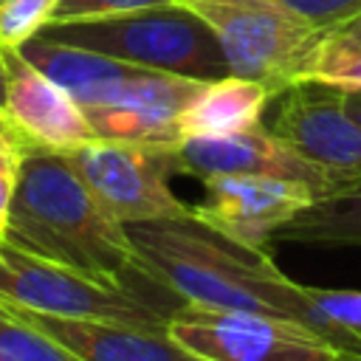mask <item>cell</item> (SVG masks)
Segmentation results:
<instances>
[{
    "label": "cell",
    "instance_id": "cell-1",
    "mask_svg": "<svg viewBox=\"0 0 361 361\" xmlns=\"http://www.w3.org/2000/svg\"><path fill=\"white\" fill-rule=\"evenodd\" d=\"M149 279L183 302L245 310L302 324L361 361V333L333 322L310 296V288L285 276L265 248L234 243L189 217H166L127 226Z\"/></svg>",
    "mask_w": 361,
    "mask_h": 361
},
{
    "label": "cell",
    "instance_id": "cell-2",
    "mask_svg": "<svg viewBox=\"0 0 361 361\" xmlns=\"http://www.w3.org/2000/svg\"><path fill=\"white\" fill-rule=\"evenodd\" d=\"M3 240L104 285L164 288L149 279L127 226L96 200L62 149L23 147Z\"/></svg>",
    "mask_w": 361,
    "mask_h": 361
},
{
    "label": "cell",
    "instance_id": "cell-3",
    "mask_svg": "<svg viewBox=\"0 0 361 361\" xmlns=\"http://www.w3.org/2000/svg\"><path fill=\"white\" fill-rule=\"evenodd\" d=\"M39 34L149 71H166L203 82L228 76L217 37L200 17L178 3L102 20L48 23Z\"/></svg>",
    "mask_w": 361,
    "mask_h": 361
},
{
    "label": "cell",
    "instance_id": "cell-4",
    "mask_svg": "<svg viewBox=\"0 0 361 361\" xmlns=\"http://www.w3.org/2000/svg\"><path fill=\"white\" fill-rule=\"evenodd\" d=\"M217 37L228 73L254 79L271 96L305 82L324 31L285 0H175Z\"/></svg>",
    "mask_w": 361,
    "mask_h": 361
},
{
    "label": "cell",
    "instance_id": "cell-5",
    "mask_svg": "<svg viewBox=\"0 0 361 361\" xmlns=\"http://www.w3.org/2000/svg\"><path fill=\"white\" fill-rule=\"evenodd\" d=\"M0 302L34 313L110 319L152 330H166L175 310L164 307L144 288L96 282L73 268L17 248L8 240H0Z\"/></svg>",
    "mask_w": 361,
    "mask_h": 361
},
{
    "label": "cell",
    "instance_id": "cell-6",
    "mask_svg": "<svg viewBox=\"0 0 361 361\" xmlns=\"http://www.w3.org/2000/svg\"><path fill=\"white\" fill-rule=\"evenodd\" d=\"M62 152L96 200L124 226L192 214V203L169 189L175 166L164 144L93 138Z\"/></svg>",
    "mask_w": 361,
    "mask_h": 361
},
{
    "label": "cell",
    "instance_id": "cell-7",
    "mask_svg": "<svg viewBox=\"0 0 361 361\" xmlns=\"http://www.w3.org/2000/svg\"><path fill=\"white\" fill-rule=\"evenodd\" d=\"M166 333L203 361H350L302 324L192 302L172 310Z\"/></svg>",
    "mask_w": 361,
    "mask_h": 361
},
{
    "label": "cell",
    "instance_id": "cell-8",
    "mask_svg": "<svg viewBox=\"0 0 361 361\" xmlns=\"http://www.w3.org/2000/svg\"><path fill=\"white\" fill-rule=\"evenodd\" d=\"M271 133L313 164L333 192L361 186V124L344 104V90L305 79L279 93Z\"/></svg>",
    "mask_w": 361,
    "mask_h": 361
},
{
    "label": "cell",
    "instance_id": "cell-9",
    "mask_svg": "<svg viewBox=\"0 0 361 361\" xmlns=\"http://www.w3.org/2000/svg\"><path fill=\"white\" fill-rule=\"evenodd\" d=\"M200 183L206 192L192 203V217L251 248H268L274 234L316 200L307 183L274 175H217Z\"/></svg>",
    "mask_w": 361,
    "mask_h": 361
},
{
    "label": "cell",
    "instance_id": "cell-10",
    "mask_svg": "<svg viewBox=\"0 0 361 361\" xmlns=\"http://www.w3.org/2000/svg\"><path fill=\"white\" fill-rule=\"evenodd\" d=\"M169 155L175 172L197 180L217 175H274L307 183L316 200L330 195L327 178L265 124L217 138H180L169 144Z\"/></svg>",
    "mask_w": 361,
    "mask_h": 361
},
{
    "label": "cell",
    "instance_id": "cell-11",
    "mask_svg": "<svg viewBox=\"0 0 361 361\" xmlns=\"http://www.w3.org/2000/svg\"><path fill=\"white\" fill-rule=\"evenodd\" d=\"M203 85V79L138 68L107 104L85 107V116L96 138L169 147L180 141L178 118Z\"/></svg>",
    "mask_w": 361,
    "mask_h": 361
},
{
    "label": "cell",
    "instance_id": "cell-12",
    "mask_svg": "<svg viewBox=\"0 0 361 361\" xmlns=\"http://www.w3.org/2000/svg\"><path fill=\"white\" fill-rule=\"evenodd\" d=\"M6 113L28 144L73 149L96 138L82 104L39 68H34L17 48H6Z\"/></svg>",
    "mask_w": 361,
    "mask_h": 361
},
{
    "label": "cell",
    "instance_id": "cell-13",
    "mask_svg": "<svg viewBox=\"0 0 361 361\" xmlns=\"http://www.w3.org/2000/svg\"><path fill=\"white\" fill-rule=\"evenodd\" d=\"M8 307L82 361H203L180 347L166 330L135 327L110 319L51 316L20 310L14 305Z\"/></svg>",
    "mask_w": 361,
    "mask_h": 361
},
{
    "label": "cell",
    "instance_id": "cell-14",
    "mask_svg": "<svg viewBox=\"0 0 361 361\" xmlns=\"http://www.w3.org/2000/svg\"><path fill=\"white\" fill-rule=\"evenodd\" d=\"M17 51L34 68H39L48 79H54L59 87H65L82 104V110L107 104L121 90V85L138 71V65L113 59V56L90 51V48L56 42L42 34L31 37Z\"/></svg>",
    "mask_w": 361,
    "mask_h": 361
},
{
    "label": "cell",
    "instance_id": "cell-15",
    "mask_svg": "<svg viewBox=\"0 0 361 361\" xmlns=\"http://www.w3.org/2000/svg\"><path fill=\"white\" fill-rule=\"evenodd\" d=\"M274 96L265 85L243 76L212 79L200 87V93L186 104L178 118L180 138H217L243 133L248 127L262 124V113Z\"/></svg>",
    "mask_w": 361,
    "mask_h": 361
},
{
    "label": "cell",
    "instance_id": "cell-16",
    "mask_svg": "<svg viewBox=\"0 0 361 361\" xmlns=\"http://www.w3.org/2000/svg\"><path fill=\"white\" fill-rule=\"evenodd\" d=\"M274 243L361 248V186L313 200L274 234Z\"/></svg>",
    "mask_w": 361,
    "mask_h": 361
},
{
    "label": "cell",
    "instance_id": "cell-17",
    "mask_svg": "<svg viewBox=\"0 0 361 361\" xmlns=\"http://www.w3.org/2000/svg\"><path fill=\"white\" fill-rule=\"evenodd\" d=\"M0 361H82L0 302Z\"/></svg>",
    "mask_w": 361,
    "mask_h": 361
},
{
    "label": "cell",
    "instance_id": "cell-18",
    "mask_svg": "<svg viewBox=\"0 0 361 361\" xmlns=\"http://www.w3.org/2000/svg\"><path fill=\"white\" fill-rule=\"evenodd\" d=\"M305 79L327 82L341 90H361V45L347 42L338 34H324Z\"/></svg>",
    "mask_w": 361,
    "mask_h": 361
},
{
    "label": "cell",
    "instance_id": "cell-19",
    "mask_svg": "<svg viewBox=\"0 0 361 361\" xmlns=\"http://www.w3.org/2000/svg\"><path fill=\"white\" fill-rule=\"evenodd\" d=\"M59 0H3L0 6V45L20 48L37 37L56 11Z\"/></svg>",
    "mask_w": 361,
    "mask_h": 361
},
{
    "label": "cell",
    "instance_id": "cell-20",
    "mask_svg": "<svg viewBox=\"0 0 361 361\" xmlns=\"http://www.w3.org/2000/svg\"><path fill=\"white\" fill-rule=\"evenodd\" d=\"M175 0H59L51 23H73V20H102L130 11H144L155 6H172Z\"/></svg>",
    "mask_w": 361,
    "mask_h": 361
},
{
    "label": "cell",
    "instance_id": "cell-21",
    "mask_svg": "<svg viewBox=\"0 0 361 361\" xmlns=\"http://www.w3.org/2000/svg\"><path fill=\"white\" fill-rule=\"evenodd\" d=\"M285 3L324 34L338 31L361 17V0H285Z\"/></svg>",
    "mask_w": 361,
    "mask_h": 361
},
{
    "label": "cell",
    "instance_id": "cell-22",
    "mask_svg": "<svg viewBox=\"0 0 361 361\" xmlns=\"http://www.w3.org/2000/svg\"><path fill=\"white\" fill-rule=\"evenodd\" d=\"M310 288L313 302L341 327L361 333V290H344V288Z\"/></svg>",
    "mask_w": 361,
    "mask_h": 361
},
{
    "label": "cell",
    "instance_id": "cell-23",
    "mask_svg": "<svg viewBox=\"0 0 361 361\" xmlns=\"http://www.w3.org/2000/svg\"><path fill=\"white\" fill-rule=\"evenodd\" d=\"M20 158H23V149L0 147V228L6 226V217H8V209H11V197H14V189H17Z\"/></svg>",
    "mask_w": 361,
    "mask_h": 361
},
{
    "label": "cell",
    "instance_id": "cell-24",
    "mask_svg": "<svg viewBox=\"0 0 361 361\" xmlns=\"http://www.w3.org/2000/svg\"><path fill=\"white\" fill-rule=\"evenodd\" d=\"M0 147H17V149L28 147V138L17 130V124L8 118L6 110H0Z\"/></svg>",
    "mask_w": 361,
    "mask_h": 361
},
{
    "label": "cell",
    "instance_id": "cell-25",
    "mask_svg": "<svg viewBox=\"0 0 361 361\" xmlns=\"http://www.w3.org/2000/svg\"><path fill=\"white\" fill-rule=\"evenodd\" d=\"M330 34H338V37H344L347 42H355V45H361V17H358V20H353L350 25L338 28V31H330Z\"/></svg>",
    "mask_w": 361,
    "mask_h": 361
},
{
    "label": "cell",
    "instance_id": "cell-26",
    "mask_svg": "<svg viewBox=\"0 0 361 361\" xmlns=\"http://www.w3.org/2000/svg\"><path fill=\"white\" fill-rule=\"evenodd\" d=\"M344 104L353 113V118L361 124V90H344Z\"/></svg>",
    "mask_w": 361,
    "mask_h": 361
},
{
    "label": "cell",
    "instance_id": "cell-27",
    "mask_svg": "<svg viewBox=\"0 0 361 361\" xmlns=\"http://www.w3.org/2000/svg\"><path fill=\"white\" fill-rule=\"evenodd\" d=\"M6 85H8V68H6V48L0 45V110H6Z\"/></svg>",
    "mask_w": 361,
    "mask_h": 361
},
{
    "label": "cell",
    "instance_id": "cell-28",
    "mask_svg": "<svg viewBox=\"0 0 361 361\" xmlns=\"http://www.w3.org/2000/svg\"><path fill=\"white\" fill-rule=\"evenodd\" d=\"M0 240H3V228H0Z\"/></svg>",
    "mask_w": 361,
    "mask_h": 361
},
{
    "label": "cell",
    "instance_id": "cell-29",
    "mask_svg": "<svg viewBox=\"0 0 361 361\" xmlns=\"http://www.w3.org/2000/svg\"><path fill=\"white\" fill-rule=\"evenodd\" d=\"M0 6H3V0H0Z\"/></svg>",
    "mask_w": 361,
    "mask_h": 361
}]
</instances>
